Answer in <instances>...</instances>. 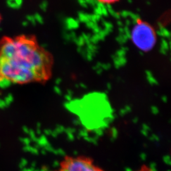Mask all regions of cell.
Returning <instances> with one entry per match:
<instances>
[{"label": "cell", "mask_w": 171, "mask_h": 171, "mask_svg": "<svg viewBox=\"0 0 171 171\" xmlns=\"http://www.w3.org/2000/svg\"><path fill=\"white\" fill-rule=\"evenodd\" d=\"M54 57L36 37L21 34L0 39V82L44 84L53 73Z\"/></svg>", "instance_id": "1"}, {"label": "cell", "mask_w": 171, "mask_h": 171, "mask_svg": "<svg viewBox=\"0 0 171 171\" xmlns=\"http://www.w3.org/2000/svg\"><path fill=\"white\" fill-rule=\"evenodd\" d=\"M132 44L141 52H149L154 48L157 42V34L150 24L142 19H137L130 33Z\"/></svg>", "instance_id": "2"}, {"label": "cell", "mask_w": 171, "mask_h": 171, "mask_svg": "<svg viewBox=\"0 0 171 171\" xmlns=\"http://www.w3.org/2000/svg\"><path fill=\"white\" fill-rule=\"evenodd\" d=\"M60 166L67 171H102L90 159L84 156H67Z\"/></svg>", "instance_id": "3"}, {"label": "cell", "mask_w": 171, "mask_h": 171, "mask_svg": "<svg viewBox=\"0 0 171 171\" xmlns=\"http://www.w3.org/2000/svg\"><path fill=\"white\" fill-rule=\"evenodd\" d=\"M96 1H98V2L102 3V4H111L118 2V1H119L120 0H96Z\"/></svg>", "instance_id": "4"}, {"label": "cell", "mask_w": 171, "mask_h": 171, "mask_svg": "<svg viewBox=\"0 0 171 171\" xmlns=\"http://www.w3.org/2000/svg\"><path fill=\"white\" fill-rule=\"evenodd\" d=\"M58 171H67V170H65V169L63 168V167H62V166H60V169H59Z\"/></svg>", "instance_id": "5"}, {"label": "cell", "mask_w": 171, "mask_h": 171, "mask_svg": "<svg viewBox=\"0 0 171 171\" xmlns=\"http://www.w3.org/2000/svg\"><path fill=\"white\" fill-rule=\"evenodd\" d=\"M1 21H2V16H1V14H0V25H1Z\"/></svg>", "instance_id": "6"}, {"label": "cell", "mask_w": 171, "mask_h": 171, "mask_svg": "<svg viewBox=\"0 0 171 171\" xmlns=\"http://www.w3.org/2000/svg\"><path fill=\"white\" fill-rule=\"evenodd\" d=\"M140 171H151V170H148V169H143V170H141Z\"/></svg>", "instance_id": "7"}]
</instances>
